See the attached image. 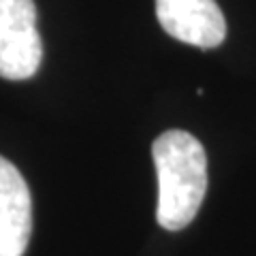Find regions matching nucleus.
<instances>
[{
    "instance_id": "20e7f679",
    "label": "nucleus",
    "mask_w": 256,
    "mask_h": 256,
    "mask_svg": "<svg viewBox=\"0 0 256 256\" xmlns=\"http://www.w3.org/2000/svg\"><path fill=\"white\" fill-rule=\"evenodd\" d=\"M32 235V196L24 175L0 156V256H24Z\"/></svg>"
},
{
    "instance_id": "f03ea898",
    "label": "nucleus",
    "mask_w": 256,
    "mask_h": 256,
    "mask_svg": "<svg viewBox=\"0 0 256 256\" xmlns=\"http://www.w3.org/2000/svg\"><path fill=\"white\" fill-rule=\"evenodd\" d=\"M43 43L32 0H0V77L24 82L36 75Z\"/></svg>"
},
{
    "instance_id": "7ed1b4c3",
    "label": "nucleus",
    "mask_w": 256,
    "mask_h": 256,
    "mask_svg": "<svg viewBox=\"0 0 256 256\" xmlns=\"http://www.w3.org/2000/svg\"><path fill=\"white\" fill-rule=\"evenodd\" d=\"M156 18L169 36L201 50L226 38V20L216 0H156Z\"/></svg>"
},
{
    "instance_id": "f257e3e1",
    "label": "nucleus",
    "mask_w": 256,
    "mask_h": 256,
    "mask_svg": "<svg viewBox=\"0 0 256 256\" xmlns=\"http://www.w3.org/2000/svg\"><path fill=\"white\" fill-rule=\"evenodd\" d=\"M158 175L156 220L166 230H182L196 218L207 192V154L194 134L166 130L152 146Z\"/></svg>"
}]
</instances>
